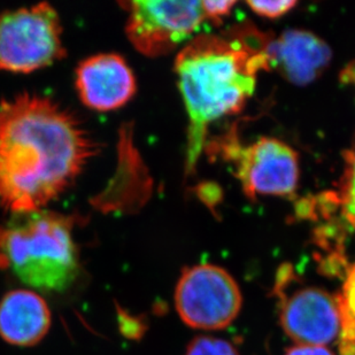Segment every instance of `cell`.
<instances>
[{
    "label": "cell",
    "instance_id": "cell-1",
    "mask_svg": "<svg viewBox=\"0 0 355 355\" xmlns=\"http://www.w3.org/2000/svg\"><path fill=\"white\" fill-rule=\"evenodd\" d=\"M97 144L67 108L40 94L0 103V206L42 211L78 180Z\"/></svg>",
    "mask_w": 355,
    "mask_h": 355
},
{
    "label": "cell",
    "instance_id": "cell-2",
    "mask_svg": "<svg viewBox=\"0 0 355 355\" xmlns=\"http://www.w3.org/2000/svg\"><path fill=\"white\" fill-rule=\"evenodd\" d=\"M265 38L241 28L200 35L178 54L175 71L190 119L188 168L195 167L208 124L236 114L254 94L259 71L269 69Z\"/></svg>",
    "mask_w": 355,
    "mask_h": 355
},
{
    "label": "cell",
    "instance_id": "cell-3",
    "mask_svg": "<svg viewBox=\"0 0 355 355\" xmlns=\"http://www.w3.org/2000/svg\"><path fill=\"white\" fill-rule=\"evenodd\" d=\"M0 266L31 288L66 291L80 274L78 248L68 222L43 209L14 215L0 229Z\"/></svg>",
    "mask_w": 355,
    "mask_h": 355
},
{
    "label": "cell",
    "instance_id": "cell-4",
    "mask_svg": "<svg viewBox=\"0 0 355 355\" xmlns=\"http://www.w3.org/2000/svg\"><path fill=\"white\" fill-rule=\"evenodd\" d=\"M60 17L40 3L0 15V69L10 73L38 71L64 55Z\"/></svg>",
    "mask_w": 355,
    "mask_h": 355
},
{
    "label": "cell",
    "instance_id": "cell-5",
    "mask_svg": "<svg viewBox=\"0 0 355 355\" xmlns=\"http://www.w3.org/2000/svg\"><path fill=\"white\" fill-rule=\"evenodd\" d=\"M243 305L241 288L227 270L214 265L185 268L175 290V306L185 324L220 330L235 321Z\"/></svg>",
    "mask_w": 355,
    "mask_h": 355
},
{
    "label": "cell",
    "instance_id": "cell-6",
    "mask_svg": "<svg viewBox=\"0 0 355 355\" xmlns=\"http://www.w3.org/2000/svg\"><path fill=\"white\" fill-rule=\"evenodd\" d=\"M125 31L135 49L146 57H160L191 38L205 20L201 1H131Z\"/></svg>",
    "mask_w": 355,
    "mask_h": 355
},
{
    "label": "cell",
    "instance_id": "cell-7",
    "mask_svg": "<svg viewBox=\"0 0 355 355\" xmlns=\"http://www.w3.org/2000/svg\"><path fill=\"white\" fill-rule=\"evenodd\" d=\"M230 155L237 178L248 197H286L298 188V155L284 141L262 137L244 148L234 146Z\"/></svg>",
    "mask_w": 355,
    "mask_h": 355
},
{
    "label": "cell",
    "instance_id": "cell-8",
    "mask_svg": "<svg viewBox=\"0 0 355 355\" xmlns=\"http://www.w3.org/2000/svg\"><path fill=\"white\" fill-rule=\"evenodd\" d=\"M278 295L282 327L295 344L327 346L339 338L342 321L336 297L316 286Z\"/></svg>",
    "mask_w": 355,
    "mask_h": 355
},
{
    "label": "cell",
    "instance_id": "cell-9",
    "mask_svg": "<svg viewBox=\"0 0 355 355\" xmlns=\"http://www.w3.org/2000/svg\"><path fill=\"white\" fill-rule=\"evenodd\" d=\"M136 87L134 73L119 54L87 58L76 71L80 101L94 111L110 112L122 107L134 97Z\"/></svg>",
    "mask_w": 355,
    "mask_h": 355
},
{
    "label": "cell",
    "instance_id": "cell-10",
    "mask_svg": "<svg viewBox=\"0 0 355 355\" xmlns=\"http://www.w3.org/2000/svg\"><path fill=\"white\" fill-rule=\"evenodd\" d=\"M266 55L274 68L290 83H312L327 69L332 53L328 44L309 31L292 29L268 40Z\"/></svg>",
    "mask_w": 355,
    "mask_h": 355
},
{
    "label": "cell",
    "instance_id": "cell-11",
    "mask_svg": "<svg viewBox=\"0 0 355 355\" xmlns=\"http://www.w3.org/2000/svg\"><path fill=\"white\" fill-rule=\"evenodd\" d=\"M51 323L50 309L36 292L19 288L0 300V337L10 345H37L47 335Z\"/></svg>",
    "mask_w": 355,
    "mask_h": 355
},
{
    "label": "cell",
    "instance_id": "cell-12",
    "mask_svg": "<svg viewBox=\"0 0 355 355\" xmlns=\"http://www.w3.org/2000/svg\"><path fill=\"white\" fill-rule=\"evenodd\" d=\"M336 300L342 321L340 349L355 351V263L347 267L342 292Z\"/></svg>",
    "mask_w": 355,
    "mask_h": 355
},
{
    "label": "cell",
    "instance_id": "cell-13",
    "mask_svg": "<svg viewBox=\"0 0 355 355\" xmlns=\"http://www.w3.org/2000/svg\"><path fill=\"white\" fill-rule=\"evenodd\" d=\"M339 201L346 218L355 227V141L345 157V171L339 187Z\"/></svg>",
    "mask_w": 355,
    "mask_h": 355
},
{
    "label": "cell",
    "instance_id": "cell-14",
    "mask_svg": "<svg viewBox=\"0 0 355 355\" xmlns=\"http://www.w3.org/2000/svg\"><path fill=\"white\" fill-rule=\"evenodd\" d=\"M184 355H239V352L225 339L199 336L189 344Z\"/></svg>",
    "mask_w": 355,
    "mask_h": 355
},
{
    "label": "cell",
    "instance_id": "cell-15",
    "mask_svg": "<svg viewBox=\"0 0 355 355\" xmlns=\"http://www.w3.org/2000/svg\"><path fill=\"white\" fill-rule=\"evenodd\" d=\"M251 10L260 17L268 19H277V17L288 13L297 5L293 0H281V1H248Z\"/></svg>",
    "mask_w": 355,
    "mask_h": 355
},
{
    "label": "cell",
    "instance_id": "cell-16",
    "mask_svg": "<svg viewBox=\"0 0 355 355\" xmlns=\"http://www.w3.org/2000/svg\"><path fill=\"white\" fill-rule=\"evenodd\" d=\"M235 5L236 1H229V0L228 1H211V0L201 1L205 19L207 17L209 20L216 21V22H220L223 17H227Z\"/></svg>",
    "mask_w": 355,
    "mask_h": 355
},
{
    "label": "cell",
    "instance_id": "cell-17",
    "mask_svg": "<svg viewBox=\"0 0 355 355\" xmlns=\"http://www.w3.org/2000/svg\"><path fill=\"white\" fill-rule=\"evenodd\" d=\"M284 355H335L325 346L299 345L295 344L286 349Z\"/></svg>",
    "mask_w": 355,
    "mask_h": 355
}]
</instances>
